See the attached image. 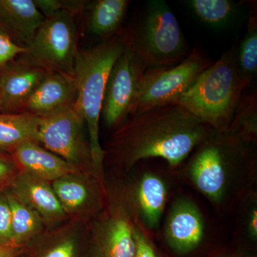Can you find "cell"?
Wrapping results in <instances>:
<instances>
[{
	"label": "cell",
	"instance_id": "30bf717a",
	"mask_svg": "<svg viewBox=\"0 0 257 257\" xmlns=\"http://www.w3.org/2000/svg\"><path fill=\"white\" fill-rule=\"evenodd\" d=\"M51 184L69 219L89 222L104 207V185L93 175L77 172Z\"/></svg>",
	"mask_w": 257,
	"mask_h": 257
},
{
	"label": "cell",
	"instance_id": "5b68a950",
	"mask_svg": "<svg viewBox=\"0 0 257 257\" xmlns=\"http://www.w3.org/2000/svg\"><path fill=\"white\" fill-rule=\"evenodd\" d=\"M211 64L194 49L180 63L147 68L139 83L128 116L175 102Z\"/></svg>",
	"mask_w": 257,
	"mask_h": 257
},
{
	"label": "cell",
	"instance_id": "5bb4252c",
	"mask_svg": "<svg viewBox=\"0 0 257 257\" xmlns=\"http://www.w3.org/2000/svg\"><path fill=\"white\" fill-rule=\"evenodd\" d=\"M85 221L69 219L47 230L28 247L27 257H82L89 240V227Z\"/></svg>",
	"mask_w": 257,
	"mask_h": 257
},
{
	"label": "cell",
	"instance_id": "ac0fdd59",
	"mask_svg": "<svg viewBox=\"0 0 257 257\" xmlns=\"http://www.w3.org/2000/svg\"><path fill=\"white\" fill-rule=\"evenodd\" d=\"M11 155L21 172L50 183L64 176L81 172L63 159L35 143L22 144Z\"/></svg>",
	"mask_w": 257,
	"mask_h": 257
},
{
	"label": "cell",
	"instance_id": "6da1fadb",
	"mask_svg": "<svg viewBox=\"0 0 257 257\" xmlns=\"http://www.w3.org/2000/svg\"><path fill=\"white\" fill-rule=\"evenodd\" d=\"M116 128L105 157L126 169L154 158L177 167L215 133L175 103L130 115Z\"/></svg>",
	"mask_w": 257,
	"mask_h": 257
},
{
	"label": "cell",
	"instance_id": "e0dca14e",
	"mask_svg": "<svg viewBox=\"0 0 257 257\" xmlns=\"http://www.w3.org/2000/svg\"><path fill=\"white\" fill-rule=\"evenodd\" d=\"M34 0H0V32L26 47L45 20Z\"/></svg>",
	"mask_w": 257,
	"mask_h": 257
},
{
	"label": "cell",
	"instance_id": "4dcf8cb0",
	"mask_svg": "<svg viewBox=\"0 0 257 257\" xmlns=\"http://www.w3.org/2000/svg\"><path fill=\"white\" fill-rule=\"evenodd\" d=\"M23 249L0 245V257H20Z\"/></svg>",
	"mask_w": 257,
	"mask_h": 257
},
{
	"label": "cell",
	"instance_id": "2e32d148",
	"mask_svg": "<svg viewBox=\"0 0 257 257\" xmlns=\"http://www.w3.org/2000/svg\"><path fill=\"white\" fill-rule=\"evenodd\" d=\"M75 99L74 76L50 72L32 93L21 113L42 117L74 106Z\"/></svg>",
	"mask_w": 257,
	"mask_h": 257
},
{
	"label": "cell",
	"instance_id": "ba28073f",
	"mask_svg": "<svg viewBox=\"0 0 257 257\" xmlns=\"http://www.w3.org/2000/svg\"><path fill=\"white\" fill-rule=\"evenodd\" d=\"M86 133L84 120L72 106L40 117L38 143L82 173L94 176Z\"/></svg>",
	"mask_w": 257,
	"mask_h": 257
},
{
	"label": "cell",
	"instance_id": "83f0119b",
	"mask_svg": "<svg viewBox=\"0 0 257 257\" xmlns=\"http://www.w3.org/2000/svg\"><path fill=\"white\" fill-rule=\"evenodd\" d=\"M20 170L10 154L0 152V189L8 187Z\"/></svg>",
	"mask_w": 257,
	"mask_h": 257
},
{
	"label": "cell",
	"instance_id": "7a4b0ae2",
	"mask_svg": "<svg viewBox=\"0 0 257 257\" xmlns=\"http://www.w3.org/2000/svg\"><path fill=\"white\" fill-rule=\"evenodd\" d=\"M128 38V29L121 30L95 46L79 50L74 64V109L84 120L87 128L93 174L102 184L105 150L99 141V119L103 99L111 69L124 51Z\"/></svg>",
	"mask_w": 257,
	"mask_h": 257
},
{
	"label": "cell",
	"instance_id": "d6986e66",
	"mask_svg": "<svg viewBox=\"0 0 257 257\" xmlns=\"http://www.w3.org/2000/svg\"><path fill=\"white\" fill-rule=\"evenodd\" d=\"M128 0H96L88 2L87 28L94 36L108 40L121 30L127 12Z\"/></svg>",
	"mask_w": 257,
	"mask_h": 257
},
{
	"label": "cell",
	"instance_id": "7402d4cb",
	"mask_svg": "<svg viewBox=\"0 0 257 257\" xmlns=\"http://www.w3.org/2000/svg\"><path fill=\"white\" fill-rule=\"evenodd\" d=\"M164 181L151 172L144 174L136 189V200L142 217L147 226L156 227L160 223L167 200Z\"/></svg>",
	"mask_w": 257,
	"mask_h": 257
},
{
	"label": "cell",
	"instance_id": "8fae6325",
	"mask_svg": "<svg viewBox=\"0 0 257 257\" xmlns=\"http://www.w3.org/2000/svg\"><path fill=\"white\" fill-rule=\"evenodd\" d=\"M91 257H134L135 226L122 206L113 207L89 228Z\"/></svg>",
	"mask_w": 257,
	"mask_h": 257
},
{
	"label": "cell",
	"instance_id": "f546056e",
	"mask_svg": "<svg viewBox=\"0 0 257 257\" xmlns=\"http://www.w3.org/2000/svg\"><path fill=\"white\" fill-rule=\"evenodd\" d=\"M248 234L253 239L257 238V211L256 208L253 209L250 214L248 221Z\"/></svg>",
	"mask_w": 257,
	"mask_h": 257
},
{
	"label": "cell",
	"instance_id": "603a6c76",
	"mask_svg": "<svg viewBox=\"0 0 257 257\" xmlns=\"http://www.w3.org/2000/svg\"><path fill=\"white\" fill-rule=\"evenodd\" d=\"M240 75L247 87L257 73V13L253 8L248 19L246 31L236 53Z\"/></svg>",
	"mask_w": 257,
	"mask_h": 257
},
{
	"label": "cell",
	"instance_id": "cb8c5ba5",
	"mask_svg": "<svg viewBox=\"0 0 257 257\" xmlns=\"http://www.w3.org/2000/svg\"><path fill=\"white\" fill-rule=\"evenodd\" d=\"M186 4L202 23L221 28L236 16L238 4L231 0H188Z\"/></svg>",
	"mask_w": 257,
	"mask_h": 257
},
{
	"label": "cell",
	"instance_id": "44dd1931",
	"mask_svg": "<svg viewBox=\"0 0 257 257\" xmlns=\"http://www.w3.org/2000/svg\"><path fill=\"white\" fill-rule=\"evenodd\" d=\"M40 117L28 113H0V152L10 154L25 143L38 144Z\"/></svg>",
	"mask_w": 257,
	"mask_h": 257
},
{
	"label": "cell",
	"instance_id": "52a82bcc",
	"mask_svg": "<svg viewBox=\"0 0 257 257\" xmlns=\"http://www.w3.org/2000/svg\"><path fill=\"white\" fill-rule=\"evenodd\" d=\"M246 143L229 133H214L197 148L189 174L199 191L213 202L220 200L231 164L246 155Z\"/></svg>",
	"mask_w": 257,
	"mask_h": 257
},
{
	"label": "cell",
	"instance_id": "8992f818",
	"mask_svg": "<svg viewBox=\"0 0 257 257\" xmlns=\"http://www.w3.org/2000/svg\"><path fill=\"white\" fill-rule=\"evenodd\" d=\"M77 40L75 15L62 10L45 18L23 55L50 72L74 76Z\"/></svg>",
	"mask_w": 257,
	"mask_h": 257
},
{
	"label": "cell",
	"instance_id": "484cf974",
	"mask_svg": "<svg viewBox=\"0 0 257 257\" xmlns=\"http://www.w3.org/2000/svg\"><path fill=\"white\" fill-rule=\"evenodd\" d=\"M0 245H12L11 209L5 189H0Z\"/></svg>",
	"mask_w": 257,
	"mask_h": 257
},
{
	"label": "cell",
	"instance_id": "9a60e30c",
	"mask_svg": "<svg viewBox=\"0 0 257 257\" xmlns=\"http://www.w3.org/2000/svg\"><path fill=\"white\" fill-rule=\"evenodd\" d=\"M204 233V220L197 206L187 199L176 202L165 226L169 246L178 254H187L199 246Z\"/></svg>",
	"mask_w": 257,
	"mask_h": 257
},
{
	"label": "cell",
	"instance_id": "4316f807",
	"mask_svg": "<svg viewBox=\"0 0 257 257\" xmlns=\"http://www.w3.org/2000/svg\"><path fill=\"white\" fill-rule=\"evenodd\" d=\"M26 47L20 46L0 32V70L26 52Z\"/></svg>",
	"mask_w": 257,
	"mask_h": 257
},
{
	"label": "cell",
	"instance_id": "f1b7e54d",
	"mask_svg": "<svg viewBox=\"0 0 257 257\" xmlns=\"http://www.w3.org/2000/svg\"><path fill=\"white\" fill-rule=\"evenodd\" d=\"M134 257H159L151 241L135 226V252Z\"/></svg>",
	"mask_w": 257,
	"mask_h": 257
},
{
	"label": "cell",
	"instance_id": "9c48e42d",
	"mask_svg": "<svg viewBox=\"0 0 257 257\" xmlns=\"http://www.w3.org/2000/svg\"><path fill=\"white\" fill-rule=\"evenodd\" d=\"M147 69L134 52L128 38L106 82L101 116L108 127L116 128L127 119L139 83Z\"/></svg>",
	"mask_w": 257,
	"mask_h": 257
},
{
	"label": "cell",
	"instance_id": "3957f363",
	"mask_svg": "<svg viewBox=\"0 0 257 257\" xmlns=\"http://www.w3.org/2000/svg\"><path fill=\"white\" fill-rule=\"evenodd\" d=\"M236 53L237 50L234 48L224 52L173 102L216 133L227 132L243 91L247 88L240 75Z\"/></svg>",
	"mask_w": 257,
	"mask_h": 257
},
{
	"label": "cell",
	"instance_id": "1f68e13d",
	"mask_svg": "<svg viewBox=\"0 0 257 257\" xmlns=\"http://www.w3.org/2000/svg\"><path fill=\"white\" fill-rule=\"evenodd\" d=\"M224 257H254V256H247V255H243V254H233V255H230V256H224Z\"/></svg>",
	"mask_w": 257,
	"mask_h": 257
},
{
	"label": "cell",
	"instance_id": "ffe728a7",
	"mask_svg": "<svg viewBox=\"0 0 257 257\" xmlns=\"http://www.w3.org/2000/svg\"><path fill=\"white\" fill-rule=\"evenodd\" d=\"M5 191L11 209L12 245L23 249L48 229L36 211L6 188Z\"/></svg>",
	"mask_w": 257,
	"mask_h": 257
},
{
	"label": "cell",
	"instance_id": "4fadbf2b",
	"mask_svg": "<svg viewBox=\"0 0 257 257\" xmlns=\"http://www.w3.org/2000/svg\"><path fill=\"white\" fill-rule=\"evenodd\" d=\"M6 189L36 211L47 229L69 220L50 182L20 171Z\"/></svg>",
	"mask_w": 257,
	"mask_h": 257
},
{
	"label": "cell",
	"instance_id": "d4e9b609",
	"mask_svg": "<svg viewBox=\"0 0 257 257\" xmlns=\"http://www.w3.org/2000/svg\"><path fill=\"white\" fill-rule=\"evenodd\" d=\"M227 132L246 143L254 142L257 132L256 92L243 94Z\"/></svg>",
	"mask_w": 257,
	"mask_h": 257
},
{
	"label": "cell",
	"instance_id": "7c38bea8",
	"mask_svg": "<svg viewBox=\"0 0 257 257\" xmlns=\"http://www.w3.org/2000/svg\"><path fill=\"white\" fill-rule=\"evenodd\" d=\"M23 55L0 70V113H21L29 98L50 73Z\"/></svg>",
	"mask_w": 257,
	"mask_h": 257
},
{
	"label": "cell",
	"instance_id": "277c9868",
	"mask_svg": "<svg viewBox=\"0 0 257 257\" xmlns=\"http://www.w3.org/2000/svg\"><path fill=\"white\" fill-rule=\"evenodd\" d=\"M128 31L132 48L147 68L171 67L189 55L178 20L165 1L147 3L138 21Z\"/></svg>",
	"mask_w": 257,
	"mask_h": 257
}]
</instances>
